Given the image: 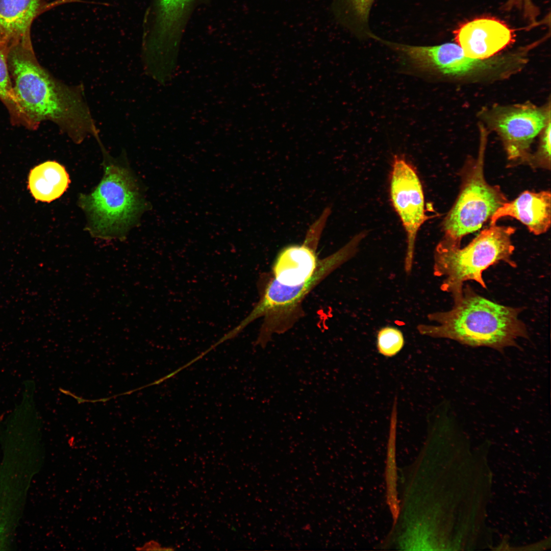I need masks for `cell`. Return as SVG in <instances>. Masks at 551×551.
Listing matches in <instances>:
<instances>
[{
    "instance_id": "cell-9",
    "label": "cell",
    "mask_w": 551,
    "mask_h": 551,
    "mask_svg": "<svg viewBox=\"0 0 551 551\" xmlns=\"http://www.w3.org/2000/svg\"><path fill=\"white\" fill-rule=\"evenodd\" d=\"M359 243L351 239L345 245L330 256L319 261L313 274L296 286L282 285L273 279L267 285L264 293L249 314L238 327L243 330L260 317L294 308L319 282L357 254Z\"/></svg>"
},
{
    "instance_id": "cell-22",
    "label": "cell",
    "mask_w": 551,
    "mask_h": 551,
    "mask_svg": "<svg viewBox=\"0 0 551 551\" xmlns=\"http://www.w3.org/2000/svg\"><path fill=\"white\" fill-rule=\"evenodd\" d=\"M3 419V415H0V423L2 421Z\"/></svg>"
},
{
    "instance_id": "cell-15",
    "label": "cell",
    "mask_w": 551,
    "mask_h": 551,
    "mask_svg": "<svg viewBox=\"0 0 551 551\" xmlns=\"http://www.w3.org/2000/svg\"><path fill=\"white\" fill-rule=\"evenodd\" d=\"M69 183L65 167L56 161H48L31 170L28 186L36 200L49 203L60 197Z\"/></svg>"
},
{
    "instance_id": "cell-2",
    "label": "cell",
    "mask_w": 551,
    "mask_h": 551,
    "mask_svg": "<svg viewBox=\"0 0 551 551\" xmlns=\"http://www.w3.org/2000/svg\"><path fill=\"white\" fill-rule=\"evenodd\" d=\"M453 299L454 305L450 310L428 314V319L437 325L419 324L418 332L424 336L499 352L518 346V339L528 337L526 326L519 318L521 309L495 303L478 294L468 286Z\"/></svg>"
},
{
    "instance_id": "cell-14",
    "label": "cell",
    "mask_w": 551,
    "mask_h": 551,
    "mask_svg": "<svg viewBox=\"0 0 551 551\" xmlns=\"http://www.w3.org/2000/svg\"><path fill=\"white\" fill-rule=\"evenodd\" d=\"M507 216L518 220L535 235L545 233L550 226V192L524 191L514 200L507 201L497 209L491 216L490 225Z\"/></svg>"
},
{
    "instance_id": "cell-5",
    "label": "cell",
    "mask_w": 551,
    "mask_h": 551,
    "mask_svg": "<svg viewBox=\"0 0 551 551\" xmlns=\"http://www.w3.org/2000/svg\"><path fill=\"white\" fill-rule=\"evenodd\" d=\"M477 159L467 164L458 198L443 222L444 238L460 244L465 235L480 229L508 200L498 186L489 185L484 176V147Z\"/></svg>"
},
{
    "instance_id": "cell-20",
    "label": "cell",
    "mask_w": 551,
    "mask_h": 551,
    "mask_svg": "<svg viewBox=\"0 0 551 551\" xmlns=\"http://www.w3.org/2000/svg\"><path fill=\"white\" fill-rule=\"evenodd\" d=\"M550 120L543 129L540 147L536 154L530 157L528 162L533 166L549 168L550 165Z\"/></svg>"
},
{
    "instance_id": "cell-10",
    "label": "cell",
    "mask_w": 551,
    "mask_h": 551,
    "mask_svg": "<svg viewBox=\"0 0 551 551\" xmlns=\"http://www.w3.org/2000/svg\"><path fill=\"white\" fill-rule=\"evenodd\" d=\"M489 119L502 140L508 159L528 161L531 144L550 120V111L529 106L499 107L491 112Z\"/></svg>"
},
{
    "instance_id": "cell-11",
    "label": "cell",
    "mask_w": 551,
    "mask_h": 551,
    "mask_svg": "<svg viewBox=\"0 0 551 551\" xmlns=\"http://www.w3.org/2000/svg\"><path fill=\"white\" fill-rule=\"evenodd\" d=\"M329 213L324 211L310 227L301 244H291L282 249L273 265V279L286 286H296L308 280L319 263L316 247Z\"/></svg>"
},
{
    "instance_id": "cell-6",
    "label": "cell",
    "mask_w": 551,
    "mask_h": 551,
    "mask_svg": "<svg viewBox=\"0 0 551 551\" xmlns=\"http://www.w3.org/2000/svg\"><path fill=\"white\" fill-rule=\"evenodd\" d=\"M380 42L398 54L412 68L420 71L454 77H470L494 73L519 63V53L505 56L477 59L467 56L462 48L452 42L433 46H415Z\"/></svg>"
},
{
    "instance_id": "cell-17",
    "label": "cell",
    "mask_w": 551,
    "mask_h": 551,
    "mask_svg": "<svg viewBox=\"0 0 551 551\" xmlns=\"http://www.w3.org/2000/svg\"><path fill=\"white\" fill-rule=\"evenodd\" d=\"M397 400L395 397L390 418L389 438L387 445V458L386 467L387 501L392 515L399 513V507L396 490V469L395 461L396 435L397 427Z\"/></svg>"
},
{
    "instance_id": "cell-21",
    "label": "cell",
    "mask_w": 551,
    "mask_h": 551,
    "mask_svg": "<svg viewBox=\"0 0 551 551\" xmlns=\"http://www.w3.org/2000/svg\"><path fill=\"white\" fill-rule=\"evenodd\" d=\"M138 549L147 550H173L174 549L172 547H162L159 542L152 540L146 542L142 547H141V548H139Z\"/></svg>"
},
{
    "instance_id": "cell-7",
    "label": "cell",
    "mask_w": 551,
    "mask_h": 551,
    "mask_svg": "<svg viewBox=\"0 0 551 551\" xmlns=\"http://www.w3.org/2000/svg\"><path fill=\"white\" fill-rule=\"evenodd\" d=\"M209 0H154L146 17V60L164 69L175 66L182 37L196 8Z\"/></svg>"
},
{
    "instance_id": "cell-1",
    "label": "cell",
    "mask_w": 551,
    "mask_h": 551,
    "mask_svg": "<svg viewBox=\"0 0 551 551\" xmlns=\"http://www.w3.org/2000/svg\"><path fill=\"white\" fill-rule=\"evenodd\" d=\"M8 62L24 127L35 130L49 120L76 143L89 136L100 140L83 86H69L54 77L38 61L31 39L13 44Z\"/></svg>"
},
{
    "instance_id": "cell-3",
    "label": "cell",
    "mask_w": 551,
    "mask_h": 551,
    "mask_svg": "<svg viewBox=\"0 0 551 551\" xmlns=\"http://www.w3.org/2000/svg\"><path fill=\"white\" fill-rule=\"evenodd\" d=\"M515 231L512 227L490 225L462 248L443 238L435 249L433 266L434 274L444 278L441 289L454 299L461 294L464 282L473 281L486 288L483 273L490 266L504 261L515 267L511 258L514 250L511 237Z\"/></svg>"
},
{
    "instance_id": "cell-4",
    "label": "cell",
    "mask_w": 551,
    "mask_h": 551,
    "mask_svg": "<svg viewBox=\"0 0 551 551\" xmlns=\"http://www.w3.org/2000/svg\"><path fill=\"white\" fill-rule=\"evenodd\" d=\"M80 204L91 234L104 239H123L143 208V203L129 171L112 163L95 189L82 195Z\"/></svg>"
},
{
    "instance_id": "cell-19",
    "label": "cell",
    "mask_w": 551,
    "mask_h": 551,
    "mask_svg": "<svg viewBox=\"0 0 551 551\" xmlns=\"http://www.w3.org/2000/svg\"><path fill=\"white\" fill-rule=\"evenodd\" d=\"M377 347L378 352L386 357L396 356L403 348L405 339L399 329L386 327L381 329L377 334Z\"/></svg>"
},
{
    "instance_id": "cell-12",
    "label": "cell",
    "mask_w": 551,
    "mask_h": 551,
    "mask_svg": "<svg viewBox=\"0 0 551 551\" xmlns=\"http://www.w3.org/2000/svg\"><path fill=\"white\" fill-rule=\"evenodd\" d=\"M455 39L465 55L471 58L486 59L510 44L513 33L506 24L491 18L473 19L454 32Z\"/></svg>"
},
{
    "instance_id": "cell-16",
    "label": "cell",
    "mask_w": 551,
    "mask_h": 551,
    "mask_svg": "<svg viewBox=\"0 0 551 551\" xmlns=\"http://www.w3.org/2000/svg\"><path fill=\"white\" fill-rule=\"evenodd\" d=\"M374 0H334V13L339 21L356 36L368 37V17Z\"/></svg>"
},
{
    "instance_id": "cell-8",
    "label": "cell",
    "mask_w": 551,
    "mask_h": 551,
    "mask_svg": "<svg viewBox=\"0 0 551 551\" xmlns=\"http://www.w3.org/2000/svg\"><path fill=\"white\" fill-rule=\"evenodd\" d=\"M390 196L407 235L404 268L411 272L418 231L430 218L426 212L421 183L414 168L404 158L395 156L390 179Z\"/></svg>"
},
{
    "instance_id": "cell-18",
    "label": "cell",
    "mask_w": 551,
    "mask_h": 551,
    "mask_svg": "<svg viewBox=\"0 0 551 551\" xmlns=\"http://www.w3.org/2000/svg\"><path fill=\"white\" fill-rule=\"evenodd\" d=\"M11 45L0 37V101L6 106L12 123L23 126L22 112L15 95L8 68V54Z\"/></svg>"
},
{
    "instance_id": "cell-13",
    "label": "cell",
    "mask_w": 551,
    "mask_h": 551,
    "mask_svg": "<svg viewBox=\"0 0 551 551\" xmlns=\"http://www.w3.org/2000/svg\"><path fill=\"white\" fill-rule=\"evenodd\" d=\"M82 0H0V36L11 44L31 38L34 21L42 13L59 5Z\"/></svg>"
}]
</instances>
